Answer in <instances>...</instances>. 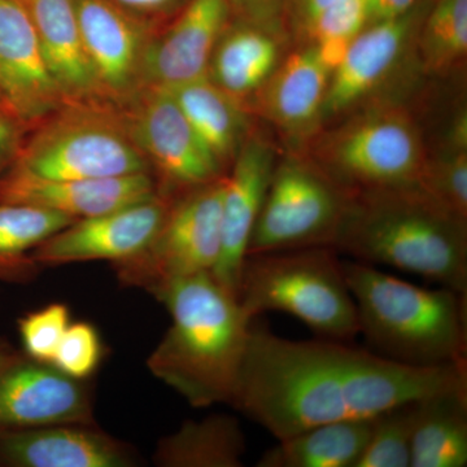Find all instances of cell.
Masks as SVG:
<instances>
[{"label":"cell","instance_id":"35","mask_svg":"<svg viewBox=\"0 0 467 467\" xmlns=\"http://www.w3.org/2000/svg\"><path fill=\"white\" fill-rule=\"evenodd\" d=\"M152 26L162 27L186 5L189 0H109Z\"/></svg>","mask_w":467,"mask_h":467},{"label":"cell","instance_id":"33","mask_svg":"<svg viewBox=\"0 0 467 467\" xmlns=\"http://www.w3.org/2000/svg\"><path fill=\"white\" fill-rule=\"evenodd\" d=\"M368 26V0H335L310 21L299 39L306 45L326 38L353 39Z\"/></svg>","mask_w":467,"mask_h":467},{"label":"cell","instance_id":"15","mask_svg":"<svg viewBox=\"0 0 467 467\" xmlns=\"http://www.w3.org/2000/svg\"><path fill=\"white\" fill-rule=\"evenodd\" d=\"M0 94L26 130L66 103L20 0H0Z\"/></svg>","mask_w":467,"mask_h":467},{"label":"cell","instance_id":"39","mask_svg":"<svg viewBox=\"0 0 467 467\" xmlns=\"http://www.w3.org/2000/svg\"><path fill=\"white\" fill-rule=\"evenodd\" d=\"M353 39L326 38L309 45L315 46L316 52L322 66L333 75L335 69L343 63Z\"/></svg>","mask_w":467,"mask_h":467},{"label":"cell","instance_id":"12","mask_svg":"<svg viewBox=\"0 0 467 467\" xmlns=\"http://www.w3.org/2000/svg\"><path fill=\"white\" fill-rule=\"evenodd\" d=\"M164 196L126 205L99 216L76 220L32 252L39 266L107 260L121 264L150 247L167 217Z\"/></svg>","mask_w":467,"mask_h":467},{"label":"cell","instance_id":"30","mask_svg":"<svg viewBox=\"0 0 467 467\" xmlns=\"http://www.w3.org/2000/svg\"><path fill=\"white\" fill-rule=\"evenodd\" d=\"M420 187L445 208L467 220V149L429 153Z\"/></svg>","mask_w":467,"mask_h":467},{"label":"cell","instance_id":"20","mask_svg":"<svg viewBox=\"0 0 467 467\" xmlns=\"http://www.w3.org/2000/svg\"><path fill=\"white\" fill-rule=\"evenodd\" d=\"M0 462L15 467H131L128 444L97 426L58 425L0 434Z\"/></svg>","mask_w":467,"mask_h":467},{"label":"cell","instance_id":"21","mask_svg":"<svg viewBox=\"0 0 467 467\" xmlns=\"http://www.w3.org/2000/svg\"><path fill=\"white\" fill-rule=\"evenodd\" d=\"M66 103H104L86 52L76 0H20ZM107 104V103H104Z\"/></svg>","mask_w":467,"mask_h":467},{"label":"cell","instance_id":"23","mask_svg":"<svg viewBox=\"0 0 467 467\" xmlns=\"http://www.w3.org/2000/svg\"><path fill=\"white\" fill-rule=\"evenodd\" d=\"M168 90L217 167L226 174L252 133L248 107L218 88L208 76Z\"/></svg>","mask_w":467,"mask_h":467},{"label":"cell","instance_id":"28","mask_svg":"<svg viewBox=\"0 0 467 467\" xmlns=\"http://www.w3.org/2000/svg\"><path fill=\"white\" fill-rule=\"evenodd\" d=\"M420 63L430 73L451 72L467 57V0H436L418 30Z\"/></svg>","mask_w":467,"mask_h":467},{"label":"cell","instance_id":"1","mask_svg":"<svg viewBox=\"0 0 467 467\" xmlns=\"http://www.w3.org/2000/svg\"><path fill=\"white\" fill-rule=\"evenodd\" d=\"M457 389H467V365L408 367L348 342H300L252 326L230 405L284 441Z\"/></svg>","mask_w":467,"mask_h":467},{"label":"cell","instance_id":"2","mask_svg":"<svg viewBox=\"0 0 467 467\" xmlns=\"http://www.w3.org/2000/svg\"><path fill=\"white\" fill-rule=\"evenodd\" d=\"M152 295L171 324L147 359L150 373L193 408L230 405L252 328L238 297L212 273L173 279Z\"/></svg>","mask_w":467,"mask_h":467},{"label":"cell","instance_id":"6","mask_svg":"<svg viewBox=\"0 0 467 467\" xmlns=\"http://www.w3.org/2000/svg\"><path fill=\"white\" fill-rule=\"evenodd\" d=\"M308 147L303 153L348 193L420 186L429 160L416 119L391 103L355 109Z\"/></svg>","mask_w":467,"mask_h":467},{"label":"cell","instance_id":"13","mask_svg":"<svg viewBox=\"0 0 467 467\" xmlns=\"http://www.w3.org/2000/svg\"><path fill=\"white\" fill-rule=\"evenodd\" d=\"M58 425L97 426L86 380L18 358L0 373V434Z\"/></svg>","mask_w":467,"mask_h":467},{"label":"cell","instance_id":"26","mask_svg":"<svg viewBox=\"0 0 467 467\" xmlns=\"http://www.w3.org/2000/svg\"><path fill=\"white\" fill-rule=\"evenodd\" d=\"M245 436L238 420L213 414L186 420L158 442L153 461L161 467H241Z\"/></svg>","mask_w":467,"mask_h":467},{"label":"cell","instance_id":"3","mask_svg":"<svg viewBox=\"0 0 467 467\" xmlns=\"http://www.w3.org/2000/svg\"><path fill=\"white\" fill-rule=\"evenodd\" d=\"M333 248L467 295V220L420 186L349 193Z\"/></svg>","mask_w":467,"mask_h":467},{"label":"cell","instance_id":"9","mask_svg":"<svg viewBox=\"0 0 467 467\" xmlns=\"http://www.w3.org/2000/svg\"><path fill=\"white\" fill-rule=\"evenodd\" d=\"M223 189L225 175L171 201L150 247L116 264L119 281L152 294L173 279L213 272L223 250Z\"/></svg>","mask_w":467,"mask_h":467},{"label":"cell","instance_id":"32","mask_svg":"<svg viewBox=\"0 0 467 467\" xmlns=\"http://www.w3.org/2000/svg\"><path fill=\"white\" fill-rule=\"evenodd\" d=\"M103 349L94 326L88 322H70L51 364L67 377L86 380L99 368Z\"/></svg>","mask_w":467,"mask_h":467},{"label":"cell","instance_id":"37","mask_svg":"<svg viewBox=\"0 0 467 467\" xmlns=\"http://www.w3.org/2000/svg\"><path fill=\"white\" fill-rule=\"evenodd\" d=\"M333 2L335 0H290L285 17L290 21L295 36L300 38L310 21Z\"/></svg>","mask_w":467,"mask_h":467},{"label":"cell","instance_id":"29","mask_svg":"<svg viewBox=\"0 0 467 467\" xmlns=\"http://www.w3.org/2000/svg\"><path fill=\"white\" fill-rule=\"evenodd\" d=\"M417 401L373 418V430L356 467H410L411 434Z\"/></svg>","mask_w":467,"mask_h":467},{"label":"cell","instance_id":"22","mask_svg":"<svg viewBox=\"0 0 467 467\" xmlns=\"http://www.w3.org/2000/svg\"><path fill=\"white\" fill-rule=\"evenodd\" d=\"M285 29L233 18L218 39L208 77L248 107L284 60Z\"/></svg>","mask_w":467,"mask_h":467},{"label":"cell","instance_id":"27","mask_svg":"<svg viewBox=\"0 0 467 467\" xmlns=\"http://www.w3.org/2000/svg\"><path fill=\"white\" fill-rule=\"evenodd\" d=\"M75 221L48 209L0 204V279L36 275L41 266L33 260L34 248Z\"/></svg>","mask_w":467,"mask_h":467},{"label":"cell","instance_id":"19","mask_svg":"<svg viewBox=\"0 0 467 467\" xmlns=\"http://www.w3.org/2000/svg\"><path fill=\"white\" fill-rule=\"evenodd\" d=\"M330 72L315 46L304 45L282 60L257 94V107L292 146L308 147L324 126Z\"/></svg>","mask_w":467,"mask_h":467},{"label":"cell","instance_id":"34","mask_svg":"<svg viewBox=\"0 0 467 467\" xmlns=\"http://www.w3.org/2000/svg\"><path fill=\"white\" fill-rule=\"evenodd\" d=\"M233 18L285 29L290 0H229Z\"/></svg>","mask_w":467,"mask_h":467},{"label":"cell","instance_id":"36","mask_svg":"<svg viewBox=\"0 0 467 467\" xmlns=\"http://www.w3.org/2000/svg\"><path fill=\"white\" fill-rule=\"evenodd\" d=\"M26 131V126L16 117L0 109V173L16 156Z\"/></svg>","mask_w":467,"mask_h":467},{"label":"cell","instance_id":"7","mask_svg":"<svg viewBox=\"0 0 467 467\" xmlns=\"http://www.w3.org/2000/svg\"><path fill=\"white\" fill-rule=\"evenodd\" d=\"M8 167L46 180H107L150 173L119 110L91 101L64 103L34 125Z\"/></svg>","mask_w":467,"mask_h":467},{"label":"cell","instance_id":"4","mask_svg":"<svg viewBox=\"0 0 467 467\" xmlns=\"http://www.w3.org/2000/svg\"><path fill=\"white\" fill-rule=\"evenodd\" d=\"M371 352L416 368L467 365V295L423 288L361 261H343Z\"/></svg>","mask_w":467,"mask_h":467},{"label":"cell","instance_id":"42","mask_svg":"<svg viewBox=\"0 0 467 467\" xmlns=\"http://www.w3.org/2000/svg\"><path fill=\"white\" fill-rule=\"evenodd\" d=\"M3 110V109H2Z\"/></svg>","mask_w":467,"mask_h":467},{"label":"cell","instance_id":"17","mask_svg":"<svg viewBox=\"0 0 467 467\" xmlns=\"http://www.w3.org/2000/svg\"><path fill=\"white\" fill-rule=\"evenodd\" d=\"M272 144L250 134L225 174L223 250L212 275L238 297L243 264L276 164Z\"/></svg>","mask_w":467,"mask_h":467},{"label":"cell","instance_id":"14","mask_svg":"<svg viewBox=\"0 0 467 467\" xmlns=\"http://www.w3.org/2000/svg\"><path fill=\"white\" fill-rule=\"evenodd\" d=\"M430 7L422 0L404 16L368 24L353 38L342 64L328 81L324 104V125L328 119L355 110L379 90L416 45L418 30Z\"/></svg>","mask_w":467,"mask_h":467},{"label":"cell","instance_id":"16","mask_svg":"<svg viewBox=\"0 0 467 467\" xmlns=\"http://www.w3.org/2000/svg\"><path fill=\"white\" fill-rule=\"evenodd\" d=\"M232 17L229 0H189L150 38L142 88H173L207 76L212 54Z\"/></svg>","mask_w":467,"mask_h":467},{"label":"cell","instance_id":"40","mask_svg":"<svg viewBox=\"0 0 467 467\" xmlns=\"http://www.w3.org/2000/svg\"><path fill=\"white\" fill-rule=\"evenodd\" d=\"M17 358V355H15V353L12 352H8L7 349L0 347V373H2V371L5 370L8 365H11L12 362L16 361Z\"/></svg>","mask_w":467,"mask_h":467},{"label":"cell","instance_id":"24","mask_svg":"<svg viewBox=\"0 0 467 467\" xmlns=\"http://www.w3.org/2000/svg\"><path fill=\"white\" fill-rule=\"evenodd\" d=\"M410 467L467 465V389L417 401Z\"/></svg>","mask_w":467,"mask_h":467},{"label":"cell","instance_id":"11","mask_svg":"<svg viewBox=\"0 0 467 467\" xmlns=\"http://www.w3.org/2000/svg\"><path fill=\"white\" fill-rule=\"evenodd\" d=\"M76 8L101 100L119 109L142 88L144 55L160 27L109 0H76Z\"/></svg>","mask_w":467,"mask_h":467},{"label":"cell","instance_id":"18","mask_svg":"<svg viewBox=\"0 0 467 467\" xmlns=\"http://www.w3.org/2000/svg\"><path fill=\"white\" fill-rule=\"evenodd\" d=\"M159 195L150 173L107 180H46L7 167L0 173V204L30 205L81 220Z\"/></svg>","mask_w":467,"mask_h":467},{"label":"cell","instance_id":"25","mask_svg":"<svg viewBox=\"0 0 467 467\" xmlns=\"http://www.w3.org/2000/svg\"><path fill=\"white\" fill-rule=\"evenodd\" d=\"M373 430L370 420L312 427L278 441L264 451L257 467H356Z\"/></svg>","mask_w":467,"mask_h":467},{"label":"cell","instance_id":"38","mask_svg":"<svg viewBox=\"0 0 467 467\" xmlns=\"http://www.w3.org/2000/svg\"><path fill=\"white\" fill-rule=\"evenodd\" d=\"M422 0H368V24L404 16Z\"/></svg>","mask_w":467,"mask_h":467},{"label":"cell","instance_id":"5","mask_svg":"<svg viewBox=\"0 0 467 467\" xmlns=\"http://www.w3.org/2000/svg\"><path fill=\"white\" fill-rule=\"evenodd\" d=\"M238 300L252 321L265 312H284L322 339L349 343L359 334L343 261L331 247L250 254Z\"/></svg>","mask_w":467,"mask_h":467},{"label":"cell","instance_id":"31","mask_svg":"<svg viewBox=\"0 0 467 467\" xmlns=\"http://www.w3.org/2000/svg\"><path fill=\"white\" fill-rule=\"evenodd\" d=\"M69 325L70 313L66 304L52 303L27 313L18 321L26 356L51 364Z\"/></svg>","mask_w":467,"mask_h":467},{"label":"cell","instance_id":"10","mask_svg":"<svg viewBox=\"0 0 467 467\" xmlns=\"http://www.w3.org/2000/svg\"><path fill=\"white\" fill-rule=\"evenodd\" d=\"M117 109L168 201L225 175L168 88H140Z\"/></svg>","mask_w":467,"mask_h":467},{"label":"cell","instance_id":"41","mask_svg":"<svg viewBox=\"0 0 467 467\" xmlns=\"http://www.w3.org/2000/svg\"><path fill=\"white\" fill-rule=\"evenodd\" d=\"M0 109H3V110H5V112L9 113L7 109H5V101H3L2 94H0ZM9 115H11V113H9Z\"/></svg>","mask_w":467,"mask_h":467},{"label":"cell","instance_id":"8","mask_svg":"<svg viewBox=\"0 0 467 467\" xmlns=\"http://www.w3.org/2000/svg\"><path fill=\"white\" fill-rule=\"evenodd\" d=\"M349 193L306 155L276 160L247 256L300 248L334 247Z\"/></svg>","mask_w":467,"mask_h":467}]
</instances>
